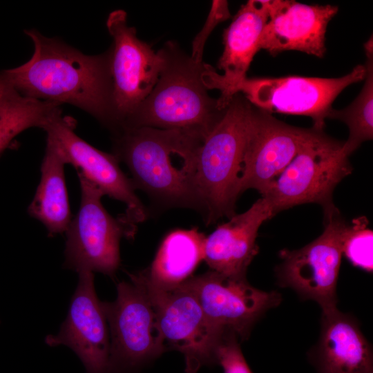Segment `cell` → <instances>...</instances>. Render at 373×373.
<instances>
[{
    "mask_svg": "<svg viewBox=\"0 0 373 373\" xmlns=\"http://www.w3.org/2000/svg\"><path fill=\"white\" fill-rule=\"evenodd\" d=\"M24 32L32 41V56L20 66L3 70L14 87L30 98L75 106L113 131L110 50L88 55L36 29Z\"/></svg>",
    "mask_w": 373,
    "mask_h": 373,
    "instance_id": "obj_1",
    "label": "cell"
},
{
    "mask_svg": "<svg viewBox=\"0 0 373 373\" xmlns=\"http://www.w3.org/2000/svg\"><path fill=\"white\" fill-rule=\"evenodd\" d=\"M203 140L182 130L124 128L113 133V154L127 166L135 189L162 205L202 213L195 162Z\"/></svg>",
    "mask_w": 373,
    "mask_h": 373,
    "instance_id": "obj_2",
    "label": "cell"
},
{
    "mask_svg": "<svg viewBox=\"0 0 373 373\" xmlns=\"http://www.w3.org/2000/svg\"><path fill=\"white\" fill-rule=\"evenodd\" d=\"M162 50L165 64L156 84L122 129H177L205 138L227 108L221 109L208 95L202 81L203 61L195 62L171 43Z\"/></svg>",
    "mask_w": 373,
    "mask_h": 373,
    "instance_id": "obj_3",
    "label": "cell"
},
{
    "mask_svg": "<svg viewBox=\"0 0 373 373\" xmlns=\"http://www.w3.org/2000/svg\"><path fill=\"white\" fill-rule=\"evenodd\" d=\"M251 106L244 96L234 95L198 151L196 184L207 224L235 214Z\"/></svg>",
    "mask_w": 373,
    "mask_h": 373,
    "instance_id": "obj_4",
    "label": "cell"
},
{
    "mask_svg": "<svg viewBox=\"0 0 373 373\" xmlns=\"http://www.w3.org/2000/svg\"><path fill=\"white\" fill-rule=\"evenodd\" d=\"M343 145L323 130L316 131L262 196L274 215L305 203L321 205L325 217L338 210L334 190L352 171Z\"/></svg>",
    "mask_w": 373,
    "mask_h": 373,
    "instance_id": "obj_5",
    "label": "cell"
},
{
    "mask_svg": "<svg viewBox=\"0 0 373 373\" xmlns=\"http://www.w3.org/2000/svg\"><path fill=\"white\" fill-rule=\"evenodd\" d=\"M117 285L113 302H102L110 334V372L144 373L166 351L155 311L137 273Z\"/></svg>",
    "mask_w": 373,
    "mask_h": 373,
    "instance_id": "obj_6",
    "label": "cell"
},
{
    "mask_svg": "<svg viewBox=\"0 0 373 373\" xmlns=\"http://www.w3.org/2000/svg\"><path fill=\"white\" fill-rule=\"evenodd\" d=\"M77 173L81 200L66 231L64 267L78 273L97 271L113 276L120 265V240L133 238L137 227L123 214L116 218L111 216L102 204V191Z\"/></svg>",
    "mask_w": 373,
    "mask_h": 373,
    "instance_id": "obj_7",
    "label": "cell"
},
{
    "mask_svg": "<svg viewBox=\"0 0 373 373\" xmlns=\"http://www.w3.org/2000/svg\"><path fill=\"white\" fill-rule=\"evenodd\" d=\"M113 38L110 50V70L113 84L115 127L124 128L156 84L165 64L161 49L155 52L137 38L136 30L127 24L123 10L111 12L106 23Z\"/></svg>",
    "mask_w": 373,
    "mask_h": 373,
    "instance_id": "obj_8",
    "label": "cell"
},
{
    "mask_svg": "<svg viewBox=\"0 0 373 373\" xmlns=\"http://www.w3.org/2000/svg\"><path fill=\"white\" fill-rule=\"evenodd\" d=\"M324 219V231L316 239L299 249L280 252L283 262L276 274L280 286L329 312L337 309L336 286L348 224L338 210Z\"/></svg>",
    "mask_w": 373,
    "mask_h": 373,
    "instance_id": "obj_9",
    "label": "cell"
},
{
    "mask_svg": "<svg viewBox=\"0 0 373 373\" xmlns=\"http://www.w3.org/2000/svg\"><path fill=\"white\" fill-rule=\"evenodd\" d=\"M365 67L358 64L338 78L287 76L246 78L235 89L254 106L269 113L310 117L313 127L323 130L336 97L348 86L364 79Z\"/></svg>",
    "mask_w": 373,
    "mask_h": 373,
    "instance_id": "obj_10",
    "label": "cell"
},
{
    "mask_svg": "<svg viewBox=\"0 0 373 373\" xmlns=\"http://www.w3.org/2000/svg\"><path fill=\"white\" fill-rule=\"evenodd\" d=\"M137 274L153 305L166 350L193 356L202 365H216V347L224 334L209 323L187 281L160 289L150 285L141 271Z\"/></svg>",
    "mask_w": 373,
    "mask_h": 373,
    "instance_id": "obj_11",
    "label": "cell"
},
{
    "mask_svg": "<svg viewBox=\"0 0 373 373\" xmlns=\"http://www.w3.org/2000/svg\"><path fill=\"white\" fill-rule=\"evenodd\" d=\"M316 130L285 124L252 105L239 181L240 194L254 189L262 196Z\"/></svg>",
    "mask_w": 373,
    "mask_h": 373,
    "instance_id": "obj_12",
    "label": "cell"
},
{
    "mask_svg": "<svg viewBox=\"0 0 373 373\" xmlns=\"http://www.w3.org/2000/svg\"><path fill=\"white\" fill-rule=\"evenodd\" d=\"M186 281L209 323L222 334L233 333L240 341L248 338L267 310L281 302L276 291H262L246 278H229L212 270Z\"/></svg>",
    "mask_w": 373,
    "mask_h": 373,
    "instance_id": "obj_13",
    "label": "cell"
},
{
    "mask_svg": "<svg viewBox=\"0 0 373 373\" xmlns=\"http://www.w3.org/2000/svg\"><path fill=\"white\" fill-rule=\"evenodd\" d=\"M75 119L62 113L45 127L47 138L58 147L67 164L97 186L104 195L126 206L123 214L135 226L146 218L145 208L135 193V187L119 167L114 154L102 151L75 132Z\"/></svg>",
    "mask_w": 373,
    "mask_h": 373,
    "instance_id": "obj_14",
    "label": "cell"
},
{
    "mask_svg": "<svg viewBox=\"0 0 373 373\" xmlns=\"http://www.w3.org/2000/svg\"><path fill=\"white\" fill-rule=\"evenodd\" d=\"M66 318L57 334L45 338L50 347L66 345L84 364L86 373L110 372V334L93 272L82 271Z\"/></svg>",
    "mask_w": 373,
    "mask_h": 373,
    "instance_id": "obj_15",
    "label": "cell"
},
{
    "mask_svg": "<svg viewBox=\"0 0 373 373\" xmlns=\"http://www.w3.org/2000/svg\"><path fill=\"white\" fill-rule=\"evenodd\" d=\"M268 1L249 0L242 5L223 32L224 50L218 62L219 75L204 64L202 81L208 89H218L220 108L226 109L235 95L236 86L247 78L249 66L260 50V40L267 21Z\"/></svg>",
    "mask_w": 373,
    "mask_h": 373,
    "instance_id": "obj_16",
    "label": "cell"
},
{
    "mask_svg": "<svg viewBox=\"0 0 373 373\" xmlns=\"http://www.w3.org/2000/svg\"><path fill=\"white\" fill-rule=\"evenodd\" d=\"M338 8L332 5H307L289 0L268 1V19L260 50L272 55L298 50L318 57L325 53V33Z\"/></svg>",
    "mask_w": 373,
    "mask_h": 373,
    "instance_id": "obj_17",
    "label": "cell"
},
{
    "mask_svg": "<svg viewBox=\"0 0 373 373\" xmlns=\"http://www.w3.org/2000/svg\"><path fill=\"white\" fill-rule=\"evenodd\" d=\"M274 216L268 200L260 198L246 211L234 214L205 238L204 260L214 271L233 278H246L258 252L256 243L261 224Z\"/></svg>",
    "mask_w": 373,
    "mask_h": 373,
    "instance_id": "obj_18",
    "label": "cell"
},
{
    "mask_svg": "<svg viewBox=\"0 0 373 373\" xmlns=\"http://www.w3.org/2000/svg\"><path fill=\"white\" fill-rule=\"evenodd\" d=\"M315 353L318 373H373L370 343L356 322L337 309L322 313Z\"/></svg>",
    "mask_w": 373,
    "mask_h": 373,
    "instance_id": "obj_19",
    "label": "cell"
},
{
    "mask_svg": "<svg viewBox=\"0 0 373 373\" xmlns=\"http://www.w3.org/2000/svg\"><path fill=\"white\" fill-rule=\"evenodd\" d=\"M66 164L57 145L46 138L40 182L28 213L46 227L50 236L66 232L72 220L65 182Z\"/></svg>",
    "mask_w": 373,
    "mask_h": 373,
    "instance_id": "obj_20",
    "label": "cell"
},
{
    "mask_svg": "<svg viewBox=\"0 0 373 373\" xmlns=\"http://www.w3.org/2000/svg\"><path fill=\"white\" fill-rule=\"evenodd\" d=\"M206 236L197 228L175 229L163 239L151 265L142 271L155 287L170 289L191 277L204 260Z\"/></svg>",
    "mask_w": 373,
    "mask_h": 373,
    "instance_id": "obj_21",
    "label": "cell"
},
{
    "mask_svg": "<svg viewBox=\"0 0 373 373\" xmlns=\"http://www.w3.org/2000/svg\"><path fill=\"white\" fill-rule=\"evenodd\" d=\"M59 104L30 98L20 93L3 70L0 71V155L21 132L44 128L62 113Z\"/></svg>",
    "mask_w": 373,
    "mask_h": 373,
    "instance_id": "obj_22",
    "label": "cell"
},
{
    "mask_svg": "<svg viewBox=\"0 0 373 373\" xmlns=\"http://www.w3.org/2000/svg\"><path fill=\"white\" fill-rule=\"evenodd\" d=\"M366 70L364 85L347 107L332 108L327 118L340 120L348 127L349 136L343 142L344 153L350 156L361 144L373 137V42L372 37L364 44Z\"/></svg>",
    "mask_w": 373,
    "mask_h": 373,
    "instance_id": "obj_23",
    "label": "cell"
},
{
    "mask_svg": "<svg viewBox=\"0 0 373 373\" xmlns=\"http://www.w3.org/2000/svg\"><path fill=\"white\" fill-rule=\"evenodd\" d=\"M373 232L367 228L365 217L353 220L348 224L343 245V254L356 267L372 271Z\"/></svg>",
    "mask_w": 373,
    "mask_h": 373,
    "instance_id": "obj_24",
    "label": "cell"
},
{
    "mask_svg": "<svg viewBox=\"0 0 373 373\" xmlns=\"http://www.w3.org/2000/svg\"><path fill=\"white\" fill-rule=\"evenodd\" d=\"M240 342L237 336L231 332L221 338L216 347V360L224 373H252L243 356Z\"/></svg>",
    "mask_w": 373,
    "mask_h": 373,
    "instance_id": "obj_25",
    "label": "cell"
},
{
    "mask_svg": "<svg viewBox=\"0 0 373 373\" xmlns=\"http://www.w3.org/2000/svg\"><path fill=\"white\" fill-rule=\"evenodd\" d=\"M231 17L227 1L215 0L203 28L192 41L191 59L196 63L202 62L203 50L205 43L213 31L220 23Z\"/></svg>",
    "mask_w": 373,
    "mask_h": 373,
    "instance_id": "obj_26",
    "label": "cell"
},
{
    "mask_svg": "<svg viewBox=\"0 0 373 373\" xmlns=\"http://www.w3.org/2000/svg\"><path fill=\"white\" fill-rule=\"evenodd\" d=\"M184 356L186 361L185 373H197L202 366L200 361L191 356Z\"/></svg>",
    "mask_w": 373,
    "mask_h": 373,
    "instance_id": "obj_27",
    "label": "cell"
}]
</instances>
